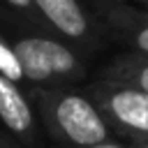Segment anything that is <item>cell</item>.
<instances>
[{
    "instance_id": "13",
    "label": "cell",
    "mask_w": 148,
    "mask_h": 148,
    "mask_svg": "<svg viewBox=\"0 0 148 148\" xmlns=\"http://www.w3.org/2000/svg\"><path fill=\"white\" fill-rule=\"evenodd\" d=\"M109 2H127V0H106V5H109Z\"/></svg>"
},
{
    "instance_id": "2",
    "label": "cell",
    "mask_w": 148,
    "mask_h": 148,
    "mask_svg": "<svg viewBox=\"0 0 148 148\" xmlns=\"http://www.w3.org/2000/svg\"><path fill=\"white\" fill-rule=\"evenodd\" d=\"M25 81L39 88L72 86L86 76L81 53L67 42L49 35H21L14 42Z\"/></svg>"
},
{
    "instance_id": "11",
    "label": "cell",
    "mask_w": 148,
    "mask_h": 148,
    "mask_svg": "<svg viewBox=\"0 0 148 148\" xmlns=\"http://www.w3.org/2000/svg\"><path fill=\"white\" fill-rule=\"evenodd\" d=\"M132 148H148V139H136V141H127Z\"/></svg>"
},
{
    "instance_id": "6",
    "label": "cell",
    "mask_w": 148,
    "mask_h": 148,
    "mask_svg": "<svg viewBox=\"0 0 148 148\" xmlns=\"http://www.w3.org/2000/svg\"><path fill=\"white\" fill-rule=\"evenodd\" d=\"M104 23L118 42L130 46V51L148 56V9L127 2H109L104 7Z\"/></svg>"
},
{
    "instance_id": "10",
    "label": "cell",
    "mask_w": 148,
    "mask_h": 148,
    "mask_svg": "<svg viewBox=\"0 0 148 148\" xmlns=\"http://www.w3.org/2000/svg\"><path fill=\"white\" fill-rule=\"evenodd\" d=\"M90 148H132L127 141H118V139H109V141H102V143H95Z\"/></svg>"
},
{
    "instance_id": "9",
    "label": "cell",
    "mask_w": 148,
    "mask_h": 148,
    "mask_svg": "<svg viewBox=\"0 0 148 148\" xmlns=\"http://www.w3.org/2000/svg\"><path fill=\"white\" fill-rule=\"evenodd\" d=\"M0 2H5L7 7H12V9H16V12L28 14V18H42L32 0H0Z\"/></svg>"
},
{
    "instance_id": "12",
    "label": "cell",
    "mask_w": 148,
    "mask_h": 148,
    "mask_svg": "<svg viewBox=\"0 0 148 148\" xmlns=\"http://www.w3.org/2000/svg\"><path fill=\"white\" fill-rule=\"evenodd\" d=\"M0 148H16L9 139H5V136H0Z\"/></svg>"
},
{
    "instance_id": "14",
    "label": "cell",
    "mask_w": 148,
    "mask_h": 148,
    "mask_svg": "<svg viewBox=\"0 0 148 148\" xmlns=\"http://www.w3.org/2000/svg\"><path fill=\"white\" fill-rule=\"evenodd\" d=\"M139 2H143V5H146V7H148V0H139Z\"/></svg>"
},
{
    "instance_id": "3",
    "label": "cell",
    "mask_w": 148,
    "mask_h": 148,
    "mask_svg": "<svg viewBox=\"0 0 148 148\" xmlns=\"http://www.w3.org/2000/svg\"><path fill=\"white\" fill-rule=\"evenodd\" d=\"M86 92L92 97L116 136L125 141L148 139V92L109 76L95 79Z\"/></svg>"
},
{
    "instance_id": "7",
    "label": "cell",
    "mask_w": 148,
    "mask_h": 148,
    "mask_svg": "<svg viewBox=\"0 0 148 148\" xmlns=\"http://www.w3.org/2000/svg\"><path fill=\"white\" fill-rule=\"evenodd\" d=\"M99 76L120 79V81H127V83L141 88L143 92H148V56H141V53H136V51L118 53V56L99 72Z\"/></svg>"
},
{
    "instance_id": "8",
    "label": "cell",
    "mask_w": 148,
    "mask_h": 148,
    "mask_svg": "<svg viewBox=\"0 0 148 148\" xmlns=\"http://www.w3.org/2000/svg\"><path fill=\"white\" fill-rule=\"evenodd\" d=\"M0 74L21 83L25 81V74H23V67H21V60L16 56V49L14 44H9L2 35H0Z\"/></svg>"
},
{
    "instance_id": "4",
    "label": "cell",
    "mask_w": 148,
    "mask_h": 148,
    "mask_svg": "<svg viewBox=\"0 0 148 148\" xmlns=\"http://www.w3.org/2000/svg\"><path fill=\"white\" fill-rule=\"evenodd\" d=\"M39 16L69 44L90 49L97 46L99 35L92 16L81 7L79 0H32Z\"/></svg>"
},
{
    "instance_id": "5",
    "label": "cell",
    "mask_w": 148,
    "mask_h": 148,
    "mask_svg": "<svg viewBox=\"0 0 148 148\" xmlns=\"http://www.w3.org/2000/svg\"><path fill=\"white\" fill-rule=\"evenodd\" d=\"M0 120L2 125L25 146L39 143V130L35 120V109L21 86L0 74Z\"/></svg>"
},
{
    "instance_id": "1",
    "label": "cell",
    "mask_w": 148,
    "mask_h": 148,
    "mask_svg": "<svg viewBox=\"0 0 148 148\" xmlns=\"http://www.w3.org/2000/svg\"><path fill=\"white\" fill-rule=\"evenodd\" d=\"M32 102L46 132L67 148H90L113 139V130L86 90L72 86L37 88Z\"/></svg>"
}]
</instances>
